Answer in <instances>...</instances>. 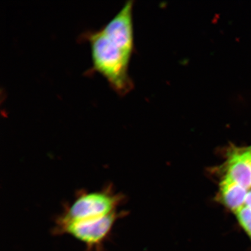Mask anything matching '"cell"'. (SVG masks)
<instances>
[{
	"label": "cell",
	"instance_id": "cell-1",
	"mask_svg": "<svg viewBox=\"0 0 251 251\" xmlns=\"http://www.w3.org/2000/svg\"><path fill=\"white\" fill-rule=\"evenodd\" d=\"M80 39L90 46L92 67L89 74L98 72L121 96L129 92L133 87L128 74L131 54L110 39L101 28L86 31Z\"/></svg>",
	"mask_w": 251,
	"mask_h": 251
},
{
	"label": "cell",
	"instance_id": "cell-2",
	"mask_svg": "<svg viewBox=\"0 0 251 251\" xmlns=\"http://www.w3.org/2000/svg\"><path fill=\"white\" fill-rule=\"evenodd\" d=\"M121 197L115 194L111 185L100 191H78L74 202L66 204L64 212L55 223H67L103 217L116 212Z\"/></svg>",
	"mask_w": 251,
	"mask_h": 251
},
{
	"label": "cell",
	"instance_id": "cell-3",
	"mask_svg": "<svg viewBox=\"0 0 251 251\" xmlns=\"http://www.w3.org/2000/svg\"><path fill=\"white\" fill-rule=\"evenodd\" d=\"M118 218L117 211L103 217L84 221L55 223L53 233L68 234L83 243L87 251H102L103 244Z\"/></svg>",
	"mask_w": 251,
	"mask_h": 251
},
{
	"label": "cell",
	"instance_id": "cell-4",
	"mask_svg": "<svg viewBox=\"0 0 251 251\" xmlns=\"http://www.w3.org/2000/svg\"><path fill=\"white\" fill-rule=\"evenodd\" d=\"M133 1H128L101 29L128 52L133 49Z\"/></svg>",
	"mask_w": 251,
	"mask_h": 251
},
{
	"label": "cell",
	"instance_id": "cell-5",
	"mask_svg": "<svg viewBox=\"0 0 251 251\" xmlns=\"http://www.w3.org/2000/svg\"><path fill=\"white\" fill-rule=\"evenodd\" d=\"M226 175L240 186L251 187V146L232 151L229 155Z\"/></svg>",
	"mask_w": 251,
	"mask_h": 251
},
{
	"label": "cell",
	"instance_id": "cell-6",
	"mask_svg": "<svg viewBox=\"0 0 251 251\" xmlns=\"http://www.w3.org/2000/svg\"><path fill=\"white\" fill-rule=\"evenodd\" d=\"M220 191L223 202L235 213L244 206L247 189L240 186L227 175L220 184Z\"/></svg>",
	"mask_w": 251,
	"mask_h": 251
},
{
	"label": "cell",
	"instance_id": "cell-7",
	"mask_svg": "<svg viewBox=\"0 0 251 251\" xmlns=\"http://www.w3.org/2000/svg\"><path fill=\"white\" fill-rule=\"evenodd\" d=\"M235 214L241 226L251 239V209L244 205Z\"/></svg>",
	"mask_w": 251,
	"mask_h": 251
},
{
	"label": "cell",
	"instance_id": "cell-8",
	"mask_svg": "<svg viewBox=\"0 0 251 251\" xmlns=\"http://www.w3.org/2000/svg\"><path fill=\"white\" fill-rule=\"evenodd\" d=\"M244 205L251 209V191L247 193Z\"/></svg>",
	"mask_w": 251,
	"mask_h": 251
}]
</instances>
